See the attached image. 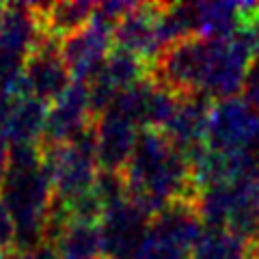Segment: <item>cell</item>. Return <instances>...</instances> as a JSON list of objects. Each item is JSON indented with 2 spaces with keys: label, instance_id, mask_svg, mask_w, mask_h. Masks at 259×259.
<instances>
[{
  "label": "cell",
  "instance_id": "16",
  "mask_svg": "<svg viewBox=\"0 0 259 259\" xmlns=\"http://www.w3.org/2000/svg\"><path fill=\"white\" fill-rule=\"evenodd\" d=\"M136 259H190V250L149 225V231Z\"/></svg>",
  "mask_w": 259,
  "mask_h": 259
},
{
  "label": "cell",
  "instance_id": "1",
  "mask_svg": "<svg viewBox=\"0 0 259 259\" xmlns=\"http://www.w3.org/2000/svg\"><path fill=\"white\" fill-rule=\"evenodd\" d=\"M212 39L190 37L164 48L149 67V80L177 97L201 93Z\"/></svg>",
  "mask_w": 259,
  "mask_h": 259
},
{
  "label": "cell",
  "instance_id": "22",
  "mask_svg": "<svg viewBox=\"0 0 259 259\" xmlns=\"http://www.w3.org/2000/svg\"><path fill=\"white\" fill-rule=\"evenodd\" d=\"M13 100L11 95H5V93H0V121H3V117H5V112H7V108H9V102Z\"/></svg>",
  "mask_w": 259,
  "mask_h": 259
},
{
  "label": "cell",
  "instance_id": "5",
  "mask_svg": "<svg viewBox=\"0 0 259 259\" xmlns=\"http://www.w3.org/2000/svg\"><path fill=\"white\" fill-rule=\"evenodd\" d=\"M112 50V30L91 20L87 28L61 41V54L76 82H91Z\"/></svg>",
  "mask_w": 259,
  "mask_h": 259
},
{
  "label": "cell",
  "instance_id": "23",
  "mask_svg": "<svg viewBox=\"0 0 259 259\" xmlns=\"http://www.w3.org/2000/svg\"><path fill=\"white\" fill-rule=\"evenodd\" d=\"M253 259H259V244L253 248Z\"/></svg>",
  "mask_w": 259,
  "mask_h": 259
},
{
  "label": "cell",
  "instance_id": "6",
  "mask_svg": "<svg viewBox=\"0 0 259 259\" xmlns=\"http://www.w3.org/2000/svg\"><path fill=\"white\" fill-rule=\"evenodd\" d=\"M91 123L93 117L89 104V84L74 80L67 91L48 108L41 145H67Z\"/></svg>",
  "mask_w": 259,
  "mask_h": 259
},
{
  "label": "cell",
  "instance_id": "2",
  "mask_svg": "<svg viewBox=\"0 0 259 259\" xmlns=\"http://www.w3.org/2000/svg\"><path fill=\"white\" fill-rule=\"evenodd\" d=\"M259 141V110L244 100L214 102L207 121V147L214 151H246Z\"/></svg>",
  "mask_w": 259,
  "mask_h": 259
},
{
  "label": "cell",
  "instance_id": "15",
  "mask_svg": "<svg viewBox=\"0 0 259 259\" xmlns=\"http://www.w3.org/2000/svg\"><path fill=\"white\" fill-rule=\"evenodd\" d=\"M100 74L121 93V91H125V89L147 80L149 65L143 59H139V56L130 54L125 50H119V48H112Z\"/></svg>",
  "mask_w": 259,
  "mask_h": 259
},
{
  "label": "cell",
  "instance_id": "19",
  "mask_svg": "<svg viewBox=\"0 0 259 259\" xmlns=\"http://www.w3.org/2000/svg\"><path fill=\"white\" fill-rule=\"evenodd\" d=\"M242 100H244L248 106H253L255 110H259V56H255L250 67L246 71V80L244 87H242Z\"/></svg>",
  "mask_w": 259,
  "mask_h": 259
},
{
  "label": "cell",
  "instance_id": "10",
  "mask_svg": "<svg viewBox=\"0 0 259 259\" xmlns=\"http://www.w3.org/2000/svg\"><path fill=\"white\" fill-rule=\"evenodd\" d=\"M48 37L32 5H7L0 18V52L28 59V54Z\"/></svg>",
  "mask_w": 259,
  "mask_h": 259
},
{
  "label": "cell",
  "instance_id": "4",
  "mask_svg": "<svg viewBox=\"0 0 259 259\" xmlns=\"http://www.w3.org/2000/svg\"><path fill=\"white\" fill-rule=\"evenodd\" d=\"M149 225L151 216L130 199L108 207L100 223L104 259H136Z\"/></svg>",
  "mask_w": 259,
  "mask_h": 259
},
{
  "label": "cell",
  "instance_id": "7",
  "mask_svg": "<svg viewBox=\"0 0 259 259\" xmlns=\"http://www.w3.org/2000/svg\"><path fill=\"white\" fill-rule=\"evenodd\" d=\"M158 11L160 3L136 5V9L130 11L112 30V48L139 56L151 67L164 50L158 32Z\"/></svg>",
  "mask_w": 259,
  "mask_h": 259
},
{
  "label": "cell",
  "instance_id": "8",
  "mask_svg": "<svg viewBox=\"0 0 259 259\" xmlns=\"http://www.w3.org/2000/svg\"><path fill=\"white\" fill-rule=\"evenodd\" d=\"M97 134V164L104 171H119L123 173L139 141V125L117 112H106L95 121Z\"/></svg>",
  "mask_w": 259,
  "mask_h": 259
},
{
  "label": "cell",
  "instance_id": "11",
  "mask_svg": "<svg viewBox=\"0 0 259 259\" xmlns=\"http://www.w3.org/2000/svg\"><path fill=\"white\" fill-rule=\"evenodd\" d=\"M32 9L41 20L46 35L63 41L91 24L95 5L84 3V0L80 3H41L32 5Z\"/></svg>",
  "mask_w": 259,
  "mask_h": 259
},
{
  "label": "cell",
  "instance_id": "17",
  "mask_svg": "<svg viewBox=\"0 0 259 259\" xmlns=\"http://www.w3.org/2000/svg\"><path fill=\"white\" fill-rule=\"evenodd\" d=\"M93 192L97 194V199L102 201V205L106 209L130 199L125 175L119 171H104V168H100V173L95 177V184H93Z\"/></svg>",
  "mask_w": 259,
  "mask_h": 259
},
{
  "label": "cell",
  "instance_id": "18",
  "mask_svg": "<svg viewBox=\"0 0 259 259\" xmlns=\"http://www.w3.org/2000/svg\"><path fill=\"white\" fill-rule=\"evenodd\" d=\"M15 242H18V229H15V221L9 214V209L0 201V253L11 255L15 253Z\"/></svg>",
  "mask_w": 259,
  "mask_h": 259
},
{
  "label": "cell",
  "instance_id": "9",
  "mask_svg": "<svg viewBox=\"0 0 259 259\" xmlns=\"http://www.w3.org/2000/svg\"><path fill=\"white\" fill-rule=\"evenodd\" d=\"M48 104L35 100L30 95H18L9 102L3 121L0 134L9 147L13 145H37L44 139L48 121Z\"/></svg>",
  "mask_w": 259,
  "mask_h": 259
},
{
  "label": "cell",
  "instance_id": "13",
  "mask_svg": "<svg viewBox=\"0 0 259 259\" xmlns=\"http://www.w3.org/2000/svg\"><path fill=\"white\" fill-rule=\"evenodd\" d=\"M61 259H104L100 223L71 221L54 242Z\"/></svg>",
  "mask_w": 259,
  "mask_h": 259
},
{
  "label": "cell",
  "instance_id": "12",
  "mask_svg": "<svg viewBox=\"0 0 259 259\" xmlns=\"http://www.w3.org/2000/svg\"><path fill=\"white\" fill-rule=\"evenodd\" d=\"M194 5H197L199 37L231 39L242 30L246 22L244 5L238 3H194Z\"/></svg>",
  "mask_w": 259,
  "mask_h": 259
},
{
  "label": "cell",
  "instance_id": "24",
  "mask_svg": "<svg viewBox=\"0 0 259 259\" xmlns=\"http://www.w3.org/2000/svg\"><path fill=\"white\" fill-rule=\"evenodd\" d=\"M5 9H7V5H0V18H3V13H5Z\"/></svg>",
  "mask_w": 259,
  "mask_h": 259
},
{
  "label": "cell",
  "instance_id": "21",
  "mask_svg": "<svg viewBox=\"0 0 259 259\" xmlns=\"http://www.w3.org/2000/svg\"><path fill=\"white\" fill-rule=\"evenodd\" d=\"M32 259H61V255L56 253V248L52 244H44L39 250L32 253Z\"/></svg>",
  "mask_w": 259,
  "mask_h": 259
},
{
  "label": "cell",
  "instance_id": "20",
  "mask_svg": "<svg viewBox=\"0 0 259 259\" xmlns=\"http://www.w3.org/2000/svg\"><path fill=\"white\" fill-rule=\"evenodd\" d=\"M7 166H9V145H7V141L3 139V134H0V192H3Z\"/></svg>",
  "mask_w": 259,
  "mask_h": 259
},
{
  "label": "cell",
  "instance_id": "14",
  "mask_svg": "<svg viewBox=\"0 0 259 259\" xmlns=\"http://www.w3.org/2000/svg\"><path fill=\"white\" fill-rule=\"evenodd\" d=\"M190 259H253V246L227 229H205Z\"/></svg>",
  "mask_w": 259,
  "mask_h": 259
},
{
  "label": "cell",
  "instance_id": "3",
  "mask_svg": "<svg viewBox=\"0 0 259 259\" xmlns=\"http://www.w3.org/2000/svg\"><path fill=\"white\" fill-rule=\"evenodd\" d=\"M69 84L71 74L61 54V41L52 37H44V41L28 54L26 63H24L26 95L52 106L69 89Z\"/></svg>",
  "mask_w": 259,
  "mask_h": 259
}]
</instances>
